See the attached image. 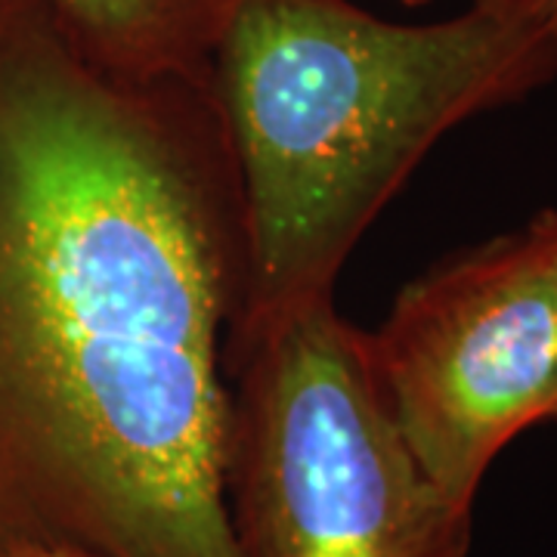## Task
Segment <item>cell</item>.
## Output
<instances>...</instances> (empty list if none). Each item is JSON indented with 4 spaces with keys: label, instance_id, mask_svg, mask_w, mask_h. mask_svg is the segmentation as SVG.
<instances>
[{
    "label": "cell",
    "instance_id": "obj_5",
    "mask_svg": "<svg viewBox=\"0 0 557 557\" xmlns=\"http://www.w3.org/2000/svg\"><path fill=\"white\" fill-rule=\"evenodd\" d=\"M100 57L139 75L205 81L218 0H47Z\"/></svg>",
    "mask_w": 557,
    "mask_h": 557
},
{
    "label": "cell",
    "instance_id": "obj_2",
    "mask_svg": "<svg viewBox=\"0 0 557 557\" xmlns=\"http://www.w3.org/2000/svg\"><path fill=\"white\" fill-rule=\"evenodd\" d=\"M205 81L236 149L248 295L236 359L317 307L428 152L557 81V28L527 0L391 22L354 0H218Z\"/></svg>",
    "mask_w": 557,
    "mask_h": 557
},
{
    "label": "cell",
    "instance_id": "obj_4",
    "mask_svg": "<svg viewBox=\"0 0 557 557\" xmlns=\"http://www.w3.org/2000/svg\"><path fill=\"white\" fill-rule=\"evenodd\" d=\"M369 350L421 471L474 515L493 461L557 421V295L533 233L461 248L406 282Z\"/></svg>",
    "mask_w": 557,
    "mask_h": 557
},
{
    "label": "cell",
    "instance_id": "obj_1",
    "mask_svg": "<svg viewBox=\"0 0 557 557\" xmlns=\"http://www.w3.org/2000/svg\"><path fill=\"white\" fill-rule=\"evenodd\" d=\"M248 295L208 81L100 57L0 0V555L242 557L226 335Z\"/></svg>",
    "mask_w": 557,
    "mask_h": 557
},
{
    "label": "cell",
    "instance_id": "obj_9",
    "mask_svg": "<svg viewBox=\"0 0 557 557\" xmlns=\"http://www.w3.org/2000/svg\"><path fill=\"white\" fill-rule=\"evenodd\" d=\"M397 3H403V7H428L431 0H397Z\"/></svg>",
    "mask_w": 557,
    "mask_h": 557
},
{
    "label": "cell",
    "instance_id": "obj_6",
    "mask_svg": "<svg viewBox=\"0 0 557 557\" xmlns=\"http://www.w3.org/2000/svg\"><path fill=\"white\" fill-rule=\"evenodd\" d=\"M527 230L533 233V239L539 242V248L545 255V263H548V273H552L557 295V208L539 211L536 218L527 223Z\"/></svg>",
    "mask_w": 557,
    "mask_h": 557
},
{
    "label": "cell",
    "instance_id": "obj_8",
    "mask_svg": "<svg viewBox=\"0 0 557 557\" xmlns=\"http://www.w3.org/2000/svg\"><path fill=\"white\" fill-rule=\"evenodd\" d=\"M527 3H530L552 28H557V0H527Z\"/></svg>",
    "mask_w": 557,
    "mask_h": 557
},
{
    "label": "cell",
    "instance_id": "obj_7",
    "mask_svg": "<svg viewBox=\"0 0 557 557\" xmlns=\"http://www.w3.org/2000/svg\"><path fill=\"white\" fill-rule=\"evenodd\" d=\"M0 557H97L81 548H69V545H16Z\"/></svg>",
    "mask_w": 557,
    "mask_h": 557
},
{
    "label": "cell",
    "instance_id": "obj_3",
    "mask_svg": "<svg viewBox=\"0 0 557 557\" xmlns=\"http://www.w3.org/2000/svg\"><path fill=\"white\" fill-rule=\"evenodd\" d=\"M226 515L242 557H468L474 515L421 471L369 332L317 307L230 369Z\"/></svg>",
    "mask_w": 557,
    "mask_h": 557
},
{
    "label": "cell",
    "instance_id": "obj_10",
    "mask_svg": "<svg viewBox=\"0 0 557 557\" xmlns=\"http://www.w3.org/2000/svg\"><path fill=\"white\" fill-rule=\"evenodd\" d=\"M471 3H478V7H496V3H508V0H471Z\"/></svg>",
    "mask_w": 557,
    "mask_h": 557
}]
</instances>
